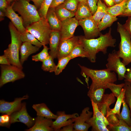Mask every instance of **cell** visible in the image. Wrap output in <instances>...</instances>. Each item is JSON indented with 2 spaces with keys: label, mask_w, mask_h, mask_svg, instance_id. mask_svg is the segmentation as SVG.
<instances>
[{
  "label": "cell",
  "mask_w": 131,
  "mask_h": 131,
  "mask_svg": "<svg viewBox=\"0 0 131 131\" xmlns=\"http://www.w3.org/2000/svg\"><path fill=\"white\" fill-rule=\"evenodd\" d=\"M111 33V29L110 28L108 33L105 34L101 33L99 37L97 39H87L84 36H78L80 43L87 54V58L90 62H96V55L98 52H101L106 54L107 53L108 47L115 46L116 40L113 38Z\"/></svg>",
  "instance_id": "6da1fadb"
},
{
  "label": "cell",
  "mask_w": 131,
  "mask_h": 131,
  "mask_svg": "<svg viewBox=\"0 0 131 131\" xmlns=\"http://www.w3.org/2000/svg\"><path fill=\"white\" fill-rule=\"evenodd\" d=\"M81 69V74L87 80L90 78L92 82L89 90H95L101 88L106 89L108 83L116 82L117 78L115 72H111L107 69L100 70L93 69L78 64Z\"/></svg>",
  "instance_id": "7a4b0ae2"
},
{
  "label": "cell",
  "mask_w": 131,
  "mask_h": 131,
  "mask_svg": "<svg viewBox=\"0 0 131 131\" xmlns=\"http://www.w3.org/2000/svg\"><path fill=\"white\" fill-rule=\"evenodd\" d=\"M9 28L11 37V42L8 47L4 50V55L8 58L11 65L15 66L22 70L23 67L19 57L20 47L22 43L20 33L11 22Z\"/></svg>",
  "instance_id": "3957f363"
},
{
  "label": "cell",
  "mask_w": 131,
  "mask_h": 131,
  "mask_svg": "<svg viewBox=\"0 0 131 131\" xmlns=\"http://www.w3.org/2000/svg\"><path fill=\"white\" fill-rule=\"evenodd\" d=\"M13 8L15 11L20 15L25 28L41 18L35 5L30 4L27 1L23 0L14 1Z\"/></svg>",
  "instance_id": "277c9868"
},
{
  "label": "cell",
  "mask_w": 131,
  "mask_h": 131,
  "mask_svg": "<svg viewBox=\"0 0 131 131\" xmlns=\"http://www.w3.org/2000/svg\"><path fill=\"white\" fill-rule=\"evenodd\" d=\"M117 31L121 37L119 50L117 52L126 66L131 63V37L129 32L119 22L117 23Z\"/></svg>",
  "instance_id": "5b68a950"
},
{
  "label": "cell",
  "mask_w": 131,
  "mask_h": 131,
  "mask_svg": "<svg viewBox=\"0 0 131 131\" xmlns=\"http://www.w3.org/2000/svg\"><path fill=\"white\" fill-rule=\"evenodd\" d=\"M25 28L26 31L35 37L43 46L49 44L52 30L46 18L41 17Z\"/></svg>",
  "instance_id": "8992f818"
},
{
  "label": "cell",
  "mask_w": 131,
  "mask_h": 131,
  "mask_svg": "<svg viewBox=\"0 0 131 131\" xmlns=\"http://www.w3.org/2000/svg\"><path fill=\"white\" fill-rule=\"evenodd\" d=\"M0 87L8 82H13L24 78L25 74L22 69L11 65L0 66Z\"/></svg>",
  "instance_id": "52a82bcc"
},
{
  "label": "cell",
  "mask_w": 131,
  "mask_h": 131,
  "mask_svg": "<svg viewBox=\"0 0 131 131\" xmlns=\"http://www.w3.org/2000/svg\"><path fill=\"white\" fill-rule=\"evenodd\" d=\"M106 64V69L116 73L119 80L124 78V75L127 70L125 66L121 62L117 54V51L113 50L109 54Z\"/></svg>",
  "instance_id": "ba28073f"
},
{
  "label": "cell",
  "mask_w": 131,
  "mask_h": 131,
  "mask_svg": "<svg viewBox=\"0 0 131 131\" xmlns=\"http://www.w3.org/2000/svg\"><path fill=\"white\" fill-rule=\"evenodd\" d=\"M79 43L78 36H74L67 39L60 40L57 53L58 60L69 56L73 49Z\"/></svg>",
  "instance_id": "9c48e42d"
},
{
  "label": "cell",
  "mask_w": 131,
  "mask_h": 131,
  "mask_svg": "<svg viewBox=\"0 0 131 131\" xmlns=\"http://www.w3.org/2000/svg\"><path fill=\"white\" fill-rule=\"evenodd\" d=\"M11 124L16 122L23 123L28 128L32 127L34 124L35 119L31 117L27 111L26 103H22V107L19 111L14 112L10 115Z\"/></svg>",
  "instance_id": "30bf717a"
},
{
  "label": "cell",
  "mask_w": 131,
  "mask_h": 131,
  "mask_svg": "<svg viewBox=\"0 0 131 131\" xmlns=\"http://www.w3.org/2000/svg\"><path fill=\"white\" fill-rule=\"evenodd\" d=\"M79 25V20L75 17L69 18L61 21L60 31L61 40L73 37L75 30Z\"/></svg>",
  "instance_id": "8fae6325"
},
{
  "label": "cell",
  "mask_w": 131,
  "mask_h": 131,
  "mask_svg": "<svg viewBox=\"0 0 131 131\" xmlns=\"http://www.w3.org/2000/svg\"><path fill=\"white\" fill-rule=\"evenodd\" d=\"M27 95L24 96L22 97L16 98L12 102L6 101L3 99L0 100V112L10 115L13 113L17 111L21 108L22 103V101L28 99Z\"/></svg>",
  "instance_id": "7c38bea8"
},
{
  "label": "cell",
  "mask_w": 131,
  "mask_h": 131,
  "mask_svg": "<svg viewBox=\"0 0 131 131\" xmlns=\"http://www.w3.org/2000/svg\"><path fill=\"white\" fill-rule=\"evenodd\" d=\"M91 17L79 20V25L83 29L84 36L87 39L95 38L101 33L99 30L98 25Z\"/></svg>",
  "instance_id": "4fadbf2b"
},
{
  "label": "cell",
  "mask_w": 131,
  "mask_h": 131,
  "mask_svg": "<svg viewBox=\"0 0 131 131\" xmlns=\"http://www.w3.org/2000/svg\"><path fill=\"white\" fill-rule=\"evenodd\" d=\"M57 117L53 122L51 127L54 131H59L63 127L73 123L79 116L77 113L67 114L64 111H58Z\"/></svg>",
  "instance_id": "5bb4252c"
},
{
  "label": "cell",
  "mask_w": 131,
  "mask_h": 131,
  "mask_svg": "<svg viewBox=\"0 0 131 131\" xmlns=\"http://www.w3.org/2000/svg\"><path fill=\"white\" fill-rule=\"evenodd\" d=\"M89 110V107L85 108L80 115L76 118L74 123V131H88L91 126L86 121L91 117L93 114V112L90 111Z\"/></svg>",
  "instance_id": "9a60e30c"
},
{
  "label": "cell",
  "mask_w": 131,
  "mask_h": 131,
  "mask_svg": "<svg viewBox=\"0 0 131 131\" xmlns=\"http://www.w3.org/2000/svg\"><path fill=\"white\" fill-rule=\"evenodd\" d=\"M14 2L11 5H9L5 12V16L9 18L14 25L20 33L26 31V29L23 23L21 17L16 13L13 8Z\"/></svg>",
  "instance_id": "2e32d148"
},
{
  "label": "cell",
  "mask_w": 131,
  "mask_h": 131,
  "mask_svg": "<svg viewBox=\"0 0 131 131\" xmlns=\"http://www.w3.org/2000/svg\"><path fill=\"white\" fill-rule=\"evenodd\" d=\"M53 121L52 119L42 116H37L35 119L33 125L26 131H51V127Z\"/></svg>",
  "instance_id": "e0dca14e"
},
{
  "label": "cell",
  "mask_w": 131,
  "mask_h": 131,
  "mask_svg": "<svg viewBox=\"0 0 131 131\" xmlns=\"http://www.w3.org/2000/svg\"><path fill=\"white\" fill-rule=\"evenodd\" d=\"M61 40L60 31L52 30L49 39V55L53 59L57 58V53Z\"/></svg>",
  "instance_id": "ac0fdd59"
},
{
  "label": "cell",
  "mask_w": 131,
  "mask_h": 131,
  "mask_svg": "<svg viewBox=\"0 0 131 131\" xmlns=\"http://www.w3.org/2000/svg\"><path fill=\"white\" fill-rule=\"evenodd\" d=\"M40 48L29 42H23L21 45L20 52V61L21 64L22 65L30 55L39 51Z\"/></svg>",
  "instance_id": "d6986e66"
},
{
  "label": "cell",
  "mask_w": 131,
  "mask_h": 131,
  "mask_svg": "<svg viewBox=\"0 0 131 131\" xmlns=\"http://www.w3.org/2000/svg\"><path fill=\"white\" fill-rule=\"evenodd\" d=\"M116 100L115 97L112 93L104 94L101 101L97 104L98 109L106 117L107 112L110 109L109 106Z\"/></svg>",
  "instance_id": "ffe728a7"
},
{
  "label": "cell",
  "mask_w": 131,
  "mask_h": 131,
  "mask_svg": "<svg viewBox=\"0 0 131 131\" xmlns=\"http://www.w3.org/2000/svg\"><path fill=\"white\" fill-rule=\"evenodd\" d=\"M46 18L52 30L60 31L61 21L57 16L54 8H49L47 12Z\"/></svg>",
  "instance_id": "44dd1931"
},
{
  "label": "cell",
  "mask_w": 131,
  "mask_h": 131,
  "mask_svg": "<svg viewBox=\"0 0 131 131\" xmlns=\"http://www.w3.org/2000/svg\"><path fill=\"white\" fill-rule=\"evenodd\" d=\"M93 15L87 2L79 3L75 14V17L78 20L85 19L91 17Z\"/></svg>",
  "instance_id": "7402d4cb"
},
{
  "label": "cell",
  "mask_w": 131,
  "mask_h": 131,
  "mask_svg": "<svg viewBox=\"0 0 131 131\" xmlns=\"http://www.w3.org/2000/svg\"><path fill=\"white\" fill-rule=\"evenodd\" d=\"M32 107L36 112L37 116L55 119L57 117V115L53 113L44 103L34 104Z\"/></svg>",
  "instance_id": "603a6c76"
},
{
  "label": "cell",
  "mask_w": 131,
  "mask_h": 131,
  "mask_svg": "<svg viewBox=\"0 0 131 131\" xmlns=\"http://www.w3.org/2000/svg\"><path fill=\"white\" fill-rule=\"evenodd\" d=\"M97 8L94 14L91 17L98 25L103 17L107 13V7L101 0H98Z\"/></svg>",
  "instance_id": "cb8c5ba5"
},
{
  "label": "cell",
  "mask_w": 131,
  "mask_h": 131,
  "mask_svg": "<svg viewBox=\"0 0 131 131\" xmlns=\"http://www.w3.org/2000/svg\"><path fill=\"white\" fill-rule=\"evenodd\" d=\"M86 122L92 127L91 131H109L104 123L93 114L92 116L87 120Z\"/></svg>",
  "instance_id": "d4e9b609"
},
{
  "label": "cell",
  "mask_w": 131,
  "mask_h": 131,
  "mask_svg": "<svg viewBox=\"0 0 131 131\" xmlns=\"http://www.w3.org/2000/svg\"><path fill=\"white\" fill-rule=\"evenodd\" d=\"M54 8L56 15L61 21L75 16V14L66 9L63 6L62 4Z\"/></svg>",
  "instance_id": "484cf974"
},
{
  "label": "cell",
  "mask_w": 131,
  "mask_h": 131,
  "mask_svg": "<svg viewBox=\"0 0 131 131\" xmlns=\"http://www.w3.org/2000/svg\"><path fill=\"white\" fill-rule=\"evenodd\" d=\"M118 19L116 16L107 13L102 18L98 25L99 31L101 32L108 27L110 26L113 23Z\"/></svg>",
  "instance_id": "4316f807"
},
{
  "label": "cell",
  "mask_w": 131,
  "mask_h": 131,
  "mask_svg": "<svg viewBox=\"0 0 131 131\" xmlns=\"http://www.w3.org/2000/svg\"><path fill=\"white\" fill-rule=\"evenodd\" d=\"M106 89L101 88L93 90H89L87 95L91 101L98 104L101 101Z\"/></svg>",
  "instance_id": "83f0119b"
},
{
  "label": "cell",
  "mask_w": 131,
  "mask_h": 131,
  "mask_svg": "<svg viewBox=\"0 0 131 131\" xmlns=\"http://www.w3.org/2000/svg\"><path fill=\"white\" fill-rule=\"evenodd\" d=\"M122 103L123 107L122 111L119 115L116 114V116L119 119H121L123 120L131 127V117L130 111L124 99L123 100Z\"/></svg>",
  "instance_id": "f1b7e54d"
},
{
  "label": "cell",
  "mask_w": 131,
  "mask_h": 131,
  "mask_svg": "<svg viewBox=\"0 0 131 131\" xmlns=\"http://www.w3.org/2000/svg\"><path fill=\"white\" fill-rule=\"evenodd\" d=\"M128 0H124L122 2L110 7H107V13L113 16H121L124 9Z\"/></svg>",
  "instance_id": "f546056e"
},
{
  "label": "cell",
  "mask_w": 131,
  "mask_h": 131,
  "mask_svg": "<svg viewBox=\"0 0 131 131\" xmlns=\"http://www.w3.org/2000/svg\"><path fill=\"white\" fill-rule=\"evenodd\" d=\"M125 89L123 87L120 94L117 98V100L115 106L112 109L110 108L109 111L107 112L106 117L112 114H119L120 113V111L121 105L123 100L125 98Z\"/></svg>",
  "instance_id": "4dcf8cb0"
},
{
  "label": "cell",
  "mask_w": 131,
  "mask_h": 131,
  "mask_svg": "<svg viewBox=\"0 0 131 131\" xmlns=\"http://www.w3.org/2000/svg\"><path fill=\"white\" fill-rule=\"evenodd\" d=\"M21 40L22 42H27L40 48L42 46L41 43L31 33L26 31L20 33Z\"/></svg>",
  "instance_id": "1f68e13d"
},
{
  "label": "cell",
  "mask_w": 131,
  "mask_h": 131,
  "mask_svg": "<svg viewBox=\"0 0 131 131\" xmlns=\"http://www.w3.org/2000/svg\"><path fill=\"white\" fill-rule=\"evenodd\" d=\"M51 57L49 56L42 62L41 69L44 71L49 72H54L56 66Z\"/></svg>",
  "instance_id": "d6a6232c"
},
{
  "label": "cell",
  "mask_w": 131,
  "mask_h": 131,
  "mask_svg": "<svg viewBox=\"0 0 131 131\" xmlns=\"http://www.w3.org/2000/svg\"><path fill=\"white\" fill-rule=\"evenodd\" d=\"M119 123L116 125L109 124L107 127L109 131H131V127L121 119H119Z\"/></svg>",
  "instance_id": "836d02e7"
},
{
  "label": "cell",
  "mask_w": 131,
  "mask_h": 131,
  "mask_svg": "<svg viewBox=\"0 0 131 131\" xmlns=\"http://www.w3.org/2000/svg\"><path fill=\"white\" fill-rule=\"evenodd\" d=\"M71 59L77 57L87 58V54L82 45L80 43L73 49L69 56Z\"/></svg>",
  "instance_id": "e575fe53"
},
{
  "label": "cell",
  "mask_w": 131,
  "mask_h": 131,
  "mask_svg": "<svg viewBox=\"0 0 131 131\" xmlns=\"http://www.w3.org/2000/svg\"><path fill=\"white\" fill-rule=\"evenodd\" d=\"M42 50L39 53L32 57V60L35 62H42L48 58L50 56L48 50L49 49L46 45H43Z\"/></svg>",
  "instance_id": "d590c367"
},
{
  "label": "cell",
  "mask_w": 131,
  "mask_h": 131,
  "mask_svg": "<svg viewBox=\"0 0 131 131\" xmlns=\"http://www.w3.org/2000/svg\"><path fill=\"white\" fill-rule=\"evenodd\" d=\"M71 59L69 56L63 57L58 60L54 71L55 74L57 75L60 74L64 69L70 60Z\"/></svg>",
  "instance_id": "8d00e7d4"
},
{
  "label": "cell",
  "mask_w": 131,
  "mask_h": 131,
  "mask_svg": "<svg viewBox=\"0 0 131 131\" xmlns=\"http://www.w3.org/2000/svg\"><path fill=\"white\" fill-rule=\"evenodd\" d=\"M124 81L123 87L125 89L124 99L130 108L131 117V83L127 81Z\"/></svg>",
  "instance_id": "74e56055"
},
{
  "label": "cell",
  "mask_w": 131,
  "mask_h": 131,
  "mask_svg": "<svg viewBox=\"0 0 131 131\" xmlns=\"http://www.w3.org/2000/svg\"><path fill=\"white\" fill-rule=\"evenodd\" d=\"M124 84V83L119 84H116L114 83H108L106 88V89H109L115 96L117 98L120 94Z\"/></svg>",
  "instance_id": "f35d334b"
},
{
  "label": "cell",
  "mask_w": 131,
  "mask_h": 131,
  "mask_svg": "<svg viewBox=\"0 0 131 131\" xmlns=\"http://www.w3.org/2000/svg\"><path fill=\"white\" fill-rule=\"evenodd\" d=\"M93 111V114L98 119L101 121L107 127L109 125L106 117L98 109L97 105L92 101H91Z\"/></svg>",
  "instance_id": "ab89813d"
},
{
  "label": "cell",
  "mask_w": 131,
  "mask_h": 131,
  "mask_svg": "<svg viewBox=\"0 0 131 131\" xmlns=\"http://www.w3.org/2000/svg\"><path fill=\"white\" fill-rule=\"evenodd\" d=\"M79 3L77 0H66L62 4L66 9L75 14L77 8Z\"/></svg>",
  "instance_id": "60d3db41"
},
{
  "label": "cell",
  "mask_w": 131,
  "mask_h": 131,
  "mask_svg": "<svg viewBox=\"0 0 131 131\" xmlns=\"http://www.w3.org/2000/svg\"><path fill=\"white\" fill-rule=\"evenodd\" d=\"M53 0H44L40 8L38 10L41 17L46 18L48 10Z\"/></svg>",
  "instance_id": "b9f144b4"
},
{
  "label": "cell",
  "mask_w": 131,
  "mask_h": 131,
  "mask_svg": "<svg viewBox=\"0 0 131 131\" xmlns=\"http://www.w3.org/2000/svg\"><path fill=\"white\" fill-rule=\"evenodd\" d=\"M10 115L5 114L0 116V126L9 128L10 124Z\"/></svg>",
  "instance_id": "7bdbcfd3"
},
{
  "label": "cell",
  "mask_w": 131,
  "mask_h": 131,
  "mask_svg": "<svg viewBox=\"0 0 131 131\" xmlns=\"http://www.w3.org/2000/svg\"><path fill=\"white\" fill-rule=\"evenodd\" d=\"M98 0H87V2L93 15L97 10Z\"/></svg>",
  "instance_id": "ee69618b"
},
{
  "label": "cell",
  "mask_w": 131,
  "mask_h": 131,
  "mask_svg": "<svg viewBox=\"0 0 131 131\" xmlns=\"http://www.w3.org/2000/svg\"><path fill=\"white\" fill-rule=\"evenodd\" d=\"M120 16L128 17L131 16V0H128L124 10Z\"/></svg>",
  "instance_id": "f6af8a7d"
},
{
  "label": "cell",
  "mask_w": 131,
  "mask_h": 131,
  "mask_svg": "<svg viewBox=\"0 0 131 131\" xmlns=\"http://www.w3.org/2000/svg\"><path fill=\"white\" fill-rule=\"evenodd\" d=\"M106 117L109 124L115 125L119 123V120L116 117V114H111Z\"/></svg>",
  "instance_id": "bcb514c9"
},
{
  "label": "cell",
  "mask_w": 131,
  "mask_h": 131,
  "mask_svg": "<svg viewBox=\"0 0 131 131\" xmlns=\"http://www.w3.org/2000/svg\"><path fill=\"white\" fill-rule=\"evenodd\" d=\"M123 25L124 27L129 32L131 37V16L128 17L125 23Z\"/></svg>",
  "instance_id": "7dc6e473"
},
{
  "label": "cell",
  "mask_w": 131,
  "mask_h": 131,
  "mask_svg": "<svg viewBox=\"0 0 131 131\" xmlns=\"http://www.w3.org/2000/svg\"><path fill=\"white\" fill-rule=\"evenodd\" d=\"M9 5L6 0H0V10L5 13L6 8Z\"/></svg>",
  "instance_id": "c3c4849f"
},
{
  "label": "cell",
  "mask_w": 131,
  "mask_h": 131,
  "mask_svg": "<svg viewBox=\"0 0 131 131\" xmlns=\"http://www.w3.org/2000/svg\"><path fill=\"white\" fill-rule=\"evenodd\" d=\"M0 64L2 65H10L8 58L3 55L0 56Z\"/></svg>",
  "instance_id": "681fc988"
},
{
  "label": "cell",
  "mask_w": 131,
  "mask_h": 131,
  "mask_svg": "<svg viewBox=\"0 0 131 131\" xmlns=\"http://www.w3.org/2000/svg\"><path fill=\"white\" fill-rule=\"evenodd\" d=\"M124 75V81L131 83V67L127 69Z\"/></svg>",
  "instance_id": "f907efd6"
},
{
  "label": "cell",
  "mask_w": 131,
  "mask_h": 131,
  "mask_svg": "<svg viewBox=\"0 0 131 131\" xmlns=\"http://www.w3.org/2000/svg\"><path fill=\"white\" fill-rule=\"evenodd\" d=\"M74 123L68 125L63 127L59 131H74Z\"/></svg>",
  "instance_id": "816d5d0a"
},
{
  "label": "cell",
  "mask_w": 131,
  "mask_h": 131,
  "mask_svg": "<svg viewBox=\"0 0 131 131\" xmlns=\"http://www.w3.org/2000/svg\"><path fill=\"white\" fill-rule=\"evenodd\" d=\"M66 0H53L49 7L55 8L63 3Z\"/></svg>",
  "instance_id": "f5cc1de1"
},
{
  "label": "cell",
  "mask_w": 131,
  "mask_h": 131,
  "mask_svg": "<svg viewBox=\"0 0 131 131\" xmlns=\"http://www.w3.org/2000/svg\"><path fill=\"white\" fill-rule=\"evenodd\" d=\"M34 3L37 8L39 9L41 7L44 0H31Z\"/></svg>",
  "instance_id": "db71d44e"
},
{
  "label": "cell",
  "mask_w": 131,
  "mask_h": 131,
  "mask_svg": "<svg viewBox=\"0 0 131 131\" xmlns=\"http://www.w3.org/2000/svg\"><path fill=\"white\" fill-rule=\"evenodd\" d=\"M103 0L107 7H111L115 5L113 0Z\"/></svg>",
  "instance_id": "11a10c76"
},
{
  "label": "cell",
  "mask_w": 131,
  "mask_h": 131,
  "mask_svg": "<svg viewBox=\"0 0 131 131\" xmlns=\"http://www.w3.org/2000/svg\"><path fill=\"white\" fill-rule=\"evenodd\" d=\"M5 16V13L2 11H0V21H1L3 20L4 17Z\"/></svg>",
  "instance_id": "9f6ffc18"
},
{
  "label": "cell",
  "mask_w": 131,
  "mask_h": 131,
  "mask_svg": "<svg viewBox=\"0 0 131 131\" xmlns=\"http://www.w3.org/2000/svg\"><path fill=\"white\" fill-rule=\"evenodd\" d=\"M124 0H113L115 4L120 3L123 2Z\"/></svg>",
  "instance_id": "6f0895ef"
},
{
  "label": "cell",
  "mask_w": 131,
  "mask_h": 131,
  "mask_svg": "<svg viewBox=\"0 0 131 131\" xmlns=\"http://www.w3.org/2000/svg\"><path fill=\"white\" fill-rule=\"evenodd\" d=\"M79 2H87V0H77Z\"/></svg>",
  "instance_id": "680465c9"
},
{
  "label": "cell",
  "mask_w": 131,
  "mask_h": 131,
  "mask_svg": "<svg viewBox=\"0 0 131 131\" xmlns=\"http://www.w3.org/2000/svg\"><path fill=\"white\" fill-rule=\"evenodd\" d=\"M6 0L9 4L10 3V2H11V1H15L16 0Z\"/></svg>",
  "instance_id": "91938a15"
},
{
  "label": "cell",
  "mask_w": 131,
  "mask_h": 131,
  "mask_svg": "<svg viewBox=\"0 0 131 131\" xmlns=\"http://www.w3.org/2000/svg\"><path fill=\"white\" fill-rule=\"evenodd\" d=\"M16 0L15 1H18V0ZM25 0V1H28L29 2V1L30 0Z\"/></svg>",
  "instance_id": "94428289"
},
{
  "label": "cell",
  "mask_w": 131,
  "mask_h": 131,
  "mask_svg": "<svg viewBox=\"0 0 131 131\" xmlns=\"http://www.w3.org/2000/svg\"><path fill=\"white\" fill-rule=\"evenodd\" d=\"M101 0L102 1H103V0Z\"/></svg>",
  "instance_id": "6125c7cd"
}]
</instances>
